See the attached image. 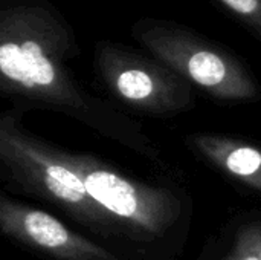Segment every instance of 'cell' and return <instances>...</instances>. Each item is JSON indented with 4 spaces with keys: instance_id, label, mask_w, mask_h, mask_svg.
<instances>
[{
    "instance_id": "cell-6",
    "label": "cell",
    "mask_w": 261,
    "mask_h": 260,
    "mask_svg": "<svg viewBox=\"0 0 261 260\" xmlns=\"http://www.w3.org/2000/svg\"><path fill=\"white\" fill-rule=\"evenodd\" d=\"M0 230L5 236L54 260H124L69 230L50 213L0 198Z\"/></svg>"
},
{
    "instance_id": "cell-8",
    "label": "cell",
    "mask_w": 261,
    "mask_h": 260,
    "mask_svg": "<svg viewBox=\"0 0 261 260\" xmlns=\"http://www.w3.org/2000/svg\"><path fill=\"white\" fill-rule=\"evenodd\" d=\"M261 41V0H213Z\"/></svg>"
},
{
    "instance_id": "cell-4",
    "label": "cell",
    "mask_w": 261,
    "mask_h": 260,
    "mask_svg": "<svg viewBox=\"0 0 261 260\" xmlns=\"http://www.w3.org/2000/svg\"><path fill=\"white\" fill-rule=\"evenodd\" d=\"M64 161L76 172L89 196L112 215L135 239L165 234L180 218L182 202L170 190L132 181L89 155L61 149Z\"/></svg>"
},
{
    "instance_id": "cell-1",
    "label": "cell",
    "mask_w": 261,
    "mask_h": 260,
    "mask_svg": "<svg viewBox=\"0 0 261 260\" xmlns=\"http://www.w3.org/2000/svg\"><path fill=\"white\" fill-rule=\"evenodd\" d=\"M80 55L76 34L47 0H0V89L78 120L153 159L159 150L128 116L92 97L69 61Z\"/></svg>"
},
{
    "instance_id": "cell-2",
    "label": "cell",
    "mask_w": 261,
    "mask_h": 260,
    "mask_svg": "<svg viewBox=\"0 0 261 260\" xmlns=\"http://www.w3.org/2000/svg\"><path fill=\"white\" fill-rule=\"evenodd\" d=\"M0 166L24 192L60 207L89 228L109 234H127L125 228L87 193L76 172L57 149L23 129L8 112L0 120Z\"/></svg>"
},
{
    "instance_id": "cell-9",
    "label": "cell",
    "mask_w": 261,
    "mask_h": 260,
    "mask_svg": "<svg viewBox=\"0 0 261 260\" xmlns=\"http://www.w3.org/2000/svg\"><path fill=\"white\" fill-rule=\"evenodd\" d=\"M226 260H261V221L240 228Z\"/></svg>"
},
{
    "instance_id": "cell-5",
    "label": "cell",
    "mask_w": 261,
    "mask_h": 260,
    "mask_svg": "<svg viewBox=\"0 0 261 260\" xmlns=\"http://www.w3.org/2000/svg\"><path fill=\"white\" fill-rule=\"evenodd\" d=\"M93 66L113 97L142 113L174 115L193 104V86L148 52L102 40Z\"/></svg>"
},
{
    "instance_id": "cell-7",
    "label": "cell",
    "mask_w": 261,
    "mask_h": 260,
    "mask_svg": "<svg viewBox=\"0 0 261 260\" xmlns=\"http://www.w3.org/2000/svg\"><path fill=\"white\" fill-rule=\"evenodd\" d=\"M188 143L213 166L261 192V149L213 133L191 135Z\"/></svg>"
},
{
    "instance_id": "cell-3",
    "label": "cell",
    "mask_w": 261,
    "mask_h": 260,
    "mask_svg": "<svg viewBox=\"0 0 261 260\" xmlns=\"http://www.w3.org/2000/svg\"><path fill=\"white\" fill-rule=\"evenodd\" d=\"M133 38L193 87L220 101H255L261 87L249 67L228 48L174 20L144 17L132 26Z\"/></svg>"
}]
</instances>
